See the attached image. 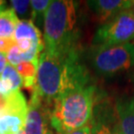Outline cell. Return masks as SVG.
Wrapping results in <instances>:
<instances>
[{
	"instance_id": "1",
	"label": "cell",
	"mask_w": 134,
	"mask_h": 134,
	"mask_svg": "<svg viewBox=\"0 0 134 134\" xmlns=\"http://www.w3.org/2000/svg\"><path fill=\"white\" fill-rule=\"evenodd\" d=\"M91 83L90 72L81 62V49L44 50L39 58L36 88L50 107L68 88Z\"/></svg>"
},
{
	"instance_id": "2",
	"label": "cell",
	"mask_w": 134,
	"mask_h": 134,
	"mask_svg": "<svg viewBox=\"0 0 134 134\" xmlns=\"http://www.w3.org/2000/svg\"><path fill=\"white\" fill-rule=\"evenodd\" d=\"M97 88L92 82L72 86L51 106L50 125L56 134H68L90 124L94 113Z\"/></svg>"
},
{
	"instance_id": "3",
	"label": "cell",
	"mask_w": 134,
	"mask_h": 134,
	"mask_svg": "<svg viewBox=\"0 0 134 134\" xmlns=\"http://www.w3.org/2000/svg\"><path fill=\"white\" fill-rule=\"evenodd\" d=\"M77 9L76 1L52 0L44 17V50L62 51L79 46Z\"/></svg>"
},
{
	"instance_id": "4",
	"label": "cell",
	"mask_w": 134,
	"mask_h": 134,
	"mask_svg": "<svg viewBox=\"0 0 134 134\" xmlns=\"http://www.w3.org/2000/svg\"><path fill=\"white\" fill-rule=\"evenodd\" d=\"M88 61L97 75L112 77L134 67V46L132 43L92 46Z\"/></svg>"
},
{
	"instance_id": "5",
	"label": "cell",
	"mask_w": 134,
	"mask_h": 134,
	"mask_svg": "<svg viewBox=\"0 0 134 134\" xmlns=\"http://www.w3.org/2000/svg\"><path fill=\"white\" fill-rule=\"evenodd\" d=\"M134 41V14L123 10L112 19L101 24L93 36V46L121 45Z\"/></svg>"
},
{
	"instance_id": "6",
	"label": "cell",
	"mask_w": 134,
	"mask_h": 134,
	"mask_svg": "<svg viewBox=\"0 0 134 134\" xmlns=\"http://www.w3.org/2000/svg\"><path fill=\"white\" fill-rule=\"evenodd\" d=\"M51 107L43 100L36 86L31 91L28 102V112L26 117L25 134H48L50 130Z\"/></svg>"
},
{
	"instance_id": "7",
	"label": "cell",
	"mask_w": 134,
	"mask_h": 134,
	"mask_svg": "<svg viewBox=\"0 0 134 134\" xmlns=\"http://www.w3.org/2000/svg\"><path fill=\"white\" fill-rule=\"evenodd\" d=\"M94 107L92 124V134H122L117 123L114 107L109 108L99 104Z\"/></svg>"
},
{
	"instance_id": "8",
	"label": "cell",
	"mask_w": 134,
	"mask_h": 134,
	"mask_svg": "<svg viewBox=\"0 0 134 134\" xmlns=\"http://www.w3.org/2000/svg\"><path fill=\"white\" fill-rule=\"evenodd\" d=\"M133 1L128 0H93L86 3L96 15L101 24L112 19L123 10L131 8Z\"/></svg>"
},
{
	"instance_id": "9",
	"label": "cell",
	"mask_w": 134,
	"mask_h": 134,
	"mask_svg": "<svg viewBox=\"0 0 134 134\" xmlns=\"http://www.w3.org/2000/svg\"><path fill=\"white\" fill-rule=\"evenodd\" d=\"M114 111L121 133L134 134V96L118 98Z\"/></svg>"
},
{
	"instance_id": "10",
	"label": "cell",
	"mask_w": 134,
	"mask_h": 134,
	"mask_svg": "<svg viewBox=\"0 0 134 134\" xmlns=\"http://www.w3.org/2000/svg\"><path fill=\"white\" fill-rule=\"evenodd\" d=\"M13 38L15 41L30 40L35 43L44 44L42 34L39 28L30 19H21L16 26Z\"/></svg>"
},
{
	"instance_id": "11",
	"label": "cell",
	"mask_w": 134,
	"mask_h": 134,
	"mask_svg": "<svg viewBox=\"0 0 134 134\" xmlns=\"http://www.w3.org/2000/svg\"><path fill=\"white\" fill-rule=\"evenodd\" d=\"M26 115L4 113L0 115V134H19L24 131Z\"/></svg>"
},
{
	"instance_id": "12",
	"label": "cell",
	"mask_w": 134,
	"mask_h": 134,
	"mask_svg": "<svg viewBox=\"0 0 134 134\" xmlns=\"http://www.w3.org/2000/svg\"><path fill=\"white\" fill-rule=\"evenodd\" d=\"M39 62H23L15 67L23 81V86L29 91H33L37 82Z\"/></svg>"
},
{
	"instance_id": "13",
	"label": "cell",
	"mask_w": 134,
	"mask_h": 134,
	"mask_svg": "<svg viewBox=\"0 0 134 134\" xmlns=\"http://www.w3.org/2000/svg\"><path fill=\"white\" fill-rule=\"evenodd\" d=\"M19 18L12 8L0 12V38H12L14 36Z\"/></svg>"
},
{
	"instance_id": "14",
	"label": "cell",
	"mask_w": 134,
	"mask_h": 134,
	"mask_svg": "<svg viewBox=\"0 0 134 134\" xmlns=\"http://www.w3.org/2000/svg\"><path fill=\"white\" fill-rule=\"evenodd\" d=\"M52 0H32L30 1L31 4V21L34 24L37 23L38 25H41L44 22V17L48 10L49 6L51 4Z\"/></svg>"
},
{
	"instance_id": "15",
	"label": "cell",
	"mask_w": 134,
	"mask_h": 134,
	"mask_svg": "<svg viewBox=\"0 0 134 134\" xmlns=\"http://www.w3.org/2000/svg\"><path fill=\"white\" fill-rule=\"evenodd\" d=\"M0 77L9 82L11 88H12V92L20 91L22 86H23V81H22L20 75L16 71L15 67L11 66L9 64H7V66L4 69L3 72L1 74Z\"/></svg>"
},
{
	"instance_id": "16",
	"label": "cell",
	"mask_w": 134,
	"mask_h": 134,
	"mask_svg": "<svg viewBox=\"0 0 134 134\" xmlns=\"http://www.w3.org/2000/svg\"><path fill=\"white\" fill-rule=\"evenodd\" d=\"M11 8L14 10L17 16L25 17L27 14H31V4L29 0H11Z\"/></svg>"
},
{
	"instance_id": "17",
	"label": "cell",
	"mask_w": 134,
	"mask_h": 134,
	"mask_svg": "<svg viewBox=\"0 0 134 134\" xmlns=\"http://www.w3.org/2000/svg\"><path fill=\"white\" fill-rule=\"evenodd\" d=\"M16 44L15 39L12 38H0V53L7 55L11 49Z\"/></svg>"
},
{
	"instance_id": "18",
	"label": "cell",
	"mask_w": 134,
	"mask_h": 134,
	"mask_svg": "<svg viewBox=\"0 0 134 134\" xmlns=\"http://www.w3.org/2000/svg\"><path fill=\"white\" fill-rule=\"evenodd\" d=\"M12 92V88L9 82L0 77V94L1 96H8Z\"/></svg>"
},
{
	"instance_id": "19",
	"label": "cell",
	"mask_w": 134,
	"mask_h": 134,
	"mask_svg": "<svg viewBox=\"0 0 134 134\" xmlns=\"http://www.w3.org/2000/svg\"><path fill=\"white\" fill-rule=\"evenodd\" d=\"M68 134H92V124L91 122L90 124L86 125L81 128H79L77 130H74Z\"/></svg>"
},
{
	"instance_id": "20",
	"label": "cell",
	"mask_w": 134,
	"mask_h": 134,
	"mask_svg": "<svg viewBox=\"0 0 134 134\" xmlns=\"http://www.w3.org/2000/svg\"><path fill=\"white\" fill-rule=\"evenodd\" d=\"M7 110V98L6 96H1L0 94V115L6 113Z\"/></svg>"
},
{
	"instance_id": "21",
	"label": "cell",
	"mask_w": 134,
	"mask_h": 134,
	"mask_svg": "<svg viewBox=\"0 0 134 134\" xmlns=\"http://www.w3.org/2000/svg\"><path fill=\"white\" fill-rule=\"evenodd\" d=\"M7 64H8V62H7L6 55L0 53V76H1V74L3 72L4 69L6 68V66H7Z\"/></svg>"
},
{
	"instance_id": "22",
	"label": "cell",
	"mask_w": 134,
	"mask_h": 134,
	"mask_svg": "<svg viewBox=\"0 0 134 134\" xmlns=\"http://www.w3.org/2000/svg\"><path fill=\"white\" fill-rule=\"evenodd\" d=\"M6 8H7V7H6V1H4V0H0V12L3 11V10H5Z\"/></svg>"
},
{
	"instance_id": "23",
	"label": "cell",
	"mask_w": 134,
	"mask_h": 134,
	"mask_svg": "<svg viewBox=\"0 0 134 134\" xmlns=\"http://www.w3.org/2000/svg\"><path fill=\"white\" fill-rule=\"evenodd\" d=\"M130 10L132 11V13L134 14V1L132 2V5H131V8H130Z\"/></svg>"
},
{
	"instance_id": "24",
	"label": "cell",
	"mask_w": 134,
	"mask_h": 134,
	"mask_svg": "<svg viewBox=\"0 0 134 134\" xmlns=\"http://www.w3.org/2000/svg\"><path fill=\"white\" fill-rule=\"evenodd\" d=\"M48 134H56V133H55V132H54V131L52 129H50V130H49Z\"/></svg>"
},
{
	"instance_id": "25",
	"label": "cell",
	"mask_w": 134,
	"mask_h": 134,
	"mask_svg": "<svg viewBox=\"0 0 134 134\" xmlns=\"http://www.w3.org/2000/svg\"><path fill=\"white\" fill-rule=\"evenodd\" d=\"M19 134H25V133H24V131H22V132H21V133H19Z\"/></svg>"
},
{
	"instance_id": "26",
	"label": "cell",
	"mask_w": 134,
	"mask_h": 134,
	"mask_svg": "<svg viewBox=\"0 0 134 134\" xmlns=\"http://www.w3.org/2000/svg\"><path fill=\"white\" fill-rule=\"evenodd\" d=\"M132 44H133V46H134V41H133V42H132Z\"/></svg>"
}]
</instances>
